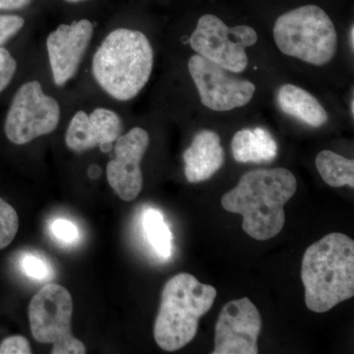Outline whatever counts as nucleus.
<instances>
[{"label":"nucleus","mask_w":354,"mask_h":354,"mask_svg":"<svg viewBox=\"0 0 354 354\" xmlns=\"http://www.w3.org/2000/svg\"><path fill=\"white\" fill-rule=\"evenodd\" d=\"M351 114H353V116L354 115V102H353V99H351Z\"/></svg>","instance_id":"28"},{"label":"nucleus","mask_w":354,"mask_h":354,"mask_svg":"<svg viewBox=\"0 0 354 354\" xmlns=\"http://www.w3.org/2000/svg\"><path fill=\"white\" fill-rule=\"evenodd\" d=\"M51 232L58 241L64 244L73 243L78 239V230L71 221L58 218L51 225Z\"/></svg>","instance_id":"23"},{"label":"nucleus","mask_w":354,"mask_h":354,"mask_svg":"<svg viewBox=\"0 0 354 354\" xmlns=\"http://www.w3.org/2000/svg\"><path fill=\"white\" fill-rule=\"evenodd\" d=\"M153 65V48L146 35L120 28L109 32L95 51L93 74L106 94L127 102L145 87Z\"/></svg>","instance_id":"3"},{"label":"nucleus","mask_w":354,"mask_h":354,"mask_svg":"<svg viewBox=\"0 0 354 354\" xmlns=\"http://www.w3.org/2000/svg\"><path fill=\"white\" fill-rule=\"evenodd\" d=\"M279 109L288 115L312 127H321L329 120L327 111L313 95L297 86L286 84L277 95Z\"/></svg>","instance_id":"15"},{"label":"nucleus","mask_w":354,"mask_h":354,"mask_svg":"<svg viewBox=\"0 0 354 354\" xmlns=\"http://www.w3.org/2000/svg\"><path fill=\"white\" fill-rule=\"evenodd\" d=\"M25 20L18 15H0V48L24 27Z\"/></svg>","instance_id":"22"},{"label":"nucleus","mask_w":354,"mask_h":354,"mask_svg":"<svg viewBox=\"0 0 354 354\" xmlns=\"http://www.w3.org/2000/svg\"><path fill=\"white\" fill-rule=\"evenodd\" d=\"M143 227L147 237L156 252L164 258L171 254V232L158 209H149L143 218Z\"/></svg>","instance_id":"18"},{"label":"nucleus","mask_w":354,"mask_h":354,"mask_svg":"<svg viewBox=\"0 0 354 354\" xmlns=\"http://www.w3.org/2000/svg\"><path fill=\"white\" fill-rule=\"evenodd\" d=\"M257 32L246 25L230 28L215 15L207 14L198 20L190 46L198 55L227 71L241 73L248 65L246 48L257 43Z\"/></svg>","instance_id":"7"},{"label":"nucleus","mask_w":354,"mask_h":354,"mask_svg":"<svg viewBox=\"0 0 354 354\" xmlns=\"http://www.w3.org/2000/svg\"><path fill=\"white\" fill-rule=\"evenodd\" d=\"M17 64L11 53L0 48V93L6 90L15 75Z\"/></svg>","instance_id":"21"},{"label":"nucleus","mask_w":354,"mask_h":354,"mask_svg":"<svg viewBox=\"0 0 354 354\" xmlns=\"http://www.w3.org/2000/svg\"><path fill=\"white\" fill-rule=\"evenodd\" d=\"M122 127L120 116L109 109H95L90 115L80 111L70 121L65 142L74 152H85L100 147L102 152L109 153L121 136Z\"/></svg>","instance_id":"13"},{"label":"nucleus","mask_w":354,"mask_h":354,"mask_svg":"<svg viewBox=\"0 0 354 354\" xmlns=\"http://www.w3.org/2000/svg\"><path fill=\"white\" fill-rule=\"evenodd\" d=\"M262 327L259 310L248 297L228 302L216 321L212 353L257 354Z\"/></svg>","instance_id":"10"},{"label":"nucleus","mask_w":354,"mask_h":354,"mask_svg":"<svg viewBox=\"0 0 354 354\" xmlns=\"http://www.w3.org/2000/svg\"><path fill=\"white\" fill-rule=\"evenodd\" d=\"M32 0H0V10H14L29 6Z\"/></svg>","instance_id":"25"},{"label":"nucleus","mask_w":354,"mask_h":354,"mask_svg":"<svg viewBox=\"0 0 354 354\" xmlns=\"http://www.w3.org/2000/svg\"><path fill=\"white\" fill-rule=\"evenodd\" d=\"M31 346L26 337L22 335H13L7 337L0 344V354H30Z\"/></svg>","instance_id":"24"},{"label":"nucleus","mask_w":354,"mask_h":354,"mask_svg":"<svg viewBox=\"0 0 354 354\" xmlns=\"http://www.w3.org/2000/svg\"><path fill=\"white\" fill-rule=\"evenodd\" d=\"M21 265L30 278L43 279L50 277V266L39 256L27 254L23 257Z\"/></svg>","instance_id":"20"},{"label":"nucleus","mask_w":354,"mask_h":354,"mask_svg":"<svg viewBox=\"0 0 354 354\" xmlns=\"http://www.w3.org/2000/svg\"><path fill=\"white\" fill-rule=\"evenodd\" d=\"M297 189L292 172L283 167L254 169L221 198V206L243 216L242 228L256 241H269L286 223L285 205Z\"/></svg>","instance_id":"1"},{"label":"nucleus","mask_w":354,"mask_h":354,"mask_svg":"<svg viewBox=\"0 0 354 354\" xmlns=\"http://www.w3.org/2000/svg\"><path fill=\"white\" fill-rule=\"evenodd\" d=\"M184 174L191 183L208 180L225 164L220 136L212 130H202L183 153Z\"/></svg>","instance_id":"14"},{"label":"nucleus","mask_w":354,"mask_h":354,"mask_svg":"<svg viewBox=\"0 0 354 354\" xmlns=\"http://www.w3.org/2000/svg\"><path fill=\"white\" fill-rule=\"evenodd\" d=\"M114 158L106 167L111 187L123 201L136 199L143 188L142 158L145 156L150 137L141 127H134L114 142Z\"/></svg>","instance_id":"11"},{"label":"nucleus","mask_w":354,"mask_h":354,"mask_svg":"<svg viewBox=\"0 0 354 354\" xmlns=\"http://www.w3.org/2000/svg\"><path fill=\"white\" fill-rule=\"evenodd\" d=\"M73 301L68 290L57 283H48L34 295L29 305L32 337L41 344H51L53 354L87 353L82 342L72 334Z\"/></svg>","instance_id":"6"},{"label":"nucleus","mask_w":354,"mask_h":354,"mask_svg":"<svg viewBox=\"0 0 354 354\" xmlns=\"http://www.w3.org/2000/svg\"><path fill=\"white\" fill-rule=\"evenodd\" d=\"M316 167L323 180L330 187H354L353 160L325 150L317 155Z\"/></svg>","instance_id":"17"},{"label":"nucleus","mask_w":354,"mask_h":354,"mask_svg":"<svg viewBox=\"0 0 354 354\" xmlns=\"http://www.w3.org/2000/svg\"><path fill=\"white\" fill-rule=\"evenodd\" d=\"M65 1L70 2V3H77V2L86 1V0H65Z\"/></svg>","instance_id":"27"},{"label":"nucleus","mask_w":354,"mask_h":354,"mask_svg":"<svg viewBox=\"0 0 354 354\" xmlns=\"http://www.w3.org/2000/svg\"><path fill=\"white\" fill-rule=\"evenodd\" d=\"M216 297L214 286L205 285L192 274L180 272L167 281L162 292L153 337L165 351H176L193 341L200 318Z\"/></svg>","instance_id":"4"},{"label":"nucleus","mask_w":354,"mask_h":354,"mask_svg":"<svg viewBox=\"0 0 354 354\" xmlns=\"http://www.w3.org/2000/svg\"><path fill=\"white\" fill-rule=\"evenodd\" d=\"M188 69L196 86L200 101L215 111H228L246 106L252 100L256 87L250 81L237 78L218 64L201 55H192Z\"/></svg>","instance_id":"9"},{"label":"nucleus","mask_w":354,"mask_h":354,"mask_svg":"<svg viewBox=\"0 0 354 354\" xmlns=\"http://www.w3.org/2000/svg\"><path fill=\"white\" fill-rule=\"evenodd\" d=\"M60 120L57 100L46 95L38 81L21 86L7 113L4 131L9 141L25 145L55 131Z\"/></svg>","instance_id":"8"},{"label":"nucleus","mask_w":354,"mask_h":354,"mask_svg":"<svg viewBox=\"0 0 354 354\" xmlns=\"http://www.w3.org/2000/svg\"><path fill=\"white\" fill-rule=\"evenodd\" d=\"M19 228V218L12 206L0 198V249L6 248L13 239Z\"/></svg>","instance_id":"19"},{"label":"nucleus","mask_w":354,"mask_h":354,"mask_svg":"<svg viewBox=\"0 0 354 354\" xmlns=\"http://www.w3.org/2000/svg\"><path fill=\"white\" fill-rule=\"evenodd\" d=\"M279 50L288 57L322 66L337 53L334 23L321 7L305 6L279 16L274 26Z\"/></svg>","instance_id":"5"},{"label":"nucleus","mask_w":354,"mask_h":354,"mask_svg":"<svg viewBox=\"0 0 354 354\" xmlns=\"http://www.w3.org/2000/svg\"><path fill=\"white\" fill-rule=\"evenodd\" d=\"M349 46H351V50L353 51L354 48V27L351 26V31H349Z\"/></svg>","instance_id":"26"},{"label":"nucleus","mask_w":354,"mask_h":354,"mask_svg":"<svg viewBox=\"0 0 354 354\" xmlns=\"http://www.w3.org/2000/svg\"><path fill=\"white\" fill-rule=\"evenodd\" d=\"M232 151L236 162L262 164L274 160L278 155V144L271 133L264 128H245L235 133L232 141Z\"/></svg>","instance_id":"16"},{"label":"nucleus","mask_w":354,"mask_h":354,"mask_svg":"<svg viewBox=\"0 0 354 354\" xmlns=\"http://www.w3.org/2000/svg\"><path fill=\"white\" fill-rule=\"evenodd\" d=\"M305 304L325 313L354 295V241L332 232L307 248L302 259Z\"/></svg>","instance_id":"2"},{"label":"nucleus","mask_w":354,"mask_h":354,"mask_svg":"<svg viewBox=\"0 0 354 354\" xmlns=\"http://www.w3.org/2000/svg\"><path fill=\"white\" fill-rule=\"evenodd\" d=\"M93 32L92 23L83 19L60 25L48 35L46 48L55 85L64 86L75 76Z\"/></svg>","instance_id":"12"}]
</instances>
